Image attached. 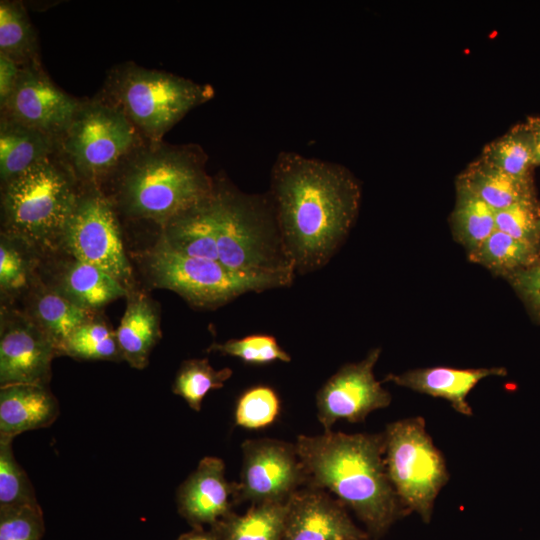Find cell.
<instances>
[{"label": "cell", "instance_id": "6da1fadb", "mask_svg": "<svg viewBox=\"0 0 540 540\" xmlns=\"http://www.w3.org/2000/svg\"><path fill=\"white\" fill-rule=\"evenodd\" d=\"M282 241L295 272L326 265L358 214L361 188L345 167L281 152L271 170L269 193Z\"/></svg>", "mask_w": 540, "mask_h": 540}, {"label": "cell", "instance_id": "7a4b0ae2", "mask_svg": "<svg viewBox=\"0 0 540 540\" xmlns=\"http://www.w3.org/2000/svg\"><path fill=\"white\" fill-rule=\"evenodd\" d=\"M295 445L306 486L334 494L372 539L380 540L409 515L387 474L383 431L299 435Z\"/></svg>", "mask_w": 540, "mask_h": 540}, {"label": "cell", "instance_id": "3957f363", "mask_svg": "<svg viewBox=\"0 0 540 540\" xmlns=\"http://www.w3.org/2000/svg\"><path fill=\"white\" fill-rule=\"evenodd\" d=\"M219 262L249 275L295 277L270 195L241 192L228 180L214 181Z\"/></svg>", "mask_w": 540, "mask_h": 540}, {"label": "cell", "instance_id": "277c9868", "mask_svg": "<svg viewBox=\"0 0 540 540\" xmlns=\"http://www.w3.org/2000/svg\"><path fill=\"white\" fill-rule=\"evenodd\" d=\"M214 181L199 155L189 149H158L145 153L128 169L123 197L136 216L165 225L208 198Z\"/></svg>", "mask_w": 540, "mask_h": 540}, {"label": "cell", "instance_id": "5b68a950", "mask_svg": "<svg viewBox=\"0 0 540 540\" xmlns=\"http://www.w3.org/2000/svg\"><path fill=\"white\" fill-rule=\"evenodd\" d=\"M383 432L386 470L397 496L409 514L430 524L436 499L450 479L443 453L422 416L390 422Z\"/></svg>", "mask_w": 540, "mask_h": 540}, {"label": "cell", "instance_id": "8992f818", "mask_svg": "<svg viewBox=\"0 0 540 540\" xmlns=\"http://www.w3.org/2000/svg\"><path fill=\"white\" fill-rule=\"evenodd\" d=\"M78 201L68 178L47 158L6 183L3 194L11 232L41 247L62 241Z\"/></svg>", "mask_w": 540, "mask_h": 540}, {"label": "cell", "instance_id": "52a82bcc", "mask_svg": "<svg viewBox=\"0 0 540 540\" xmlns=\"http://www.w3.org/2000/svg\"><path fill=\"white\" fill-rule=\"evenodd\" d=\"M147 263L156 286L172 290L190 304L204 308L221 306L247 292L286 287L294 279L285 275L237 273L218 261L177 253L160 239Z\"/></svg>", "mask_w": 540, "mask_h": 540}, {"label": "cell", "instance_id": "ba28073f", "mask_svg": "<svg viewBox=\"0 0 540 540\" xmlns=\"http://www.w3.org/2000/svg\"><path fill=\"white\" fill-rule=\"evenodd\" d=\"M113 95L116 108L158 141L190 110L210 100L214 90L170 73L130 65L117 75Z\"/></svg>", "mask_w": 540, "mask_h": 540}, {"label": "cell", "instance_id": "9c48e42d", "mask_svg": "<svg viewBox=\"0 0 540 540\" xmlns=\"http://www.w3.org/2000/svg\"><path fill=\"white\" fill-rule=\"evenodd\" d=\"M134 143L131 121L118 108L100 103L80 106L63 142L74 166L88 178L110 171Z\"/></svg>", "mask_w": 540, "mask_h": 540}, {"label": "cell", "instance_id": "30bf717a", "mask_svg": "<svg viewBox=\"0 0 540 540\" xmlns=\"http://www.w3.org/2000/svg\"><path fill=\"white\" fill-rule=\"evenodd\" d=\"M240 481L236 482L235 505L249 502L287 503L306 486V475L296 445L271 438L245 440Z\"/></svg>", "mask_w": 540, "mask_h": 540}, {"label": "cell", "instance_id": "8fae6325", "mask_svg": "<svg viewBox=\"0 0 540 540\" xmlns=\"http://www.w3.org/2000/svg\"><path fill=\"white\" fill-rule=\"evenodd\" d=\"M61 242L76 260L103 269L124 286L131 283L132 271L117 218L103 196L91 194L79 199Z\"/></svg>", "mask_w": 540, "mask_h": 540}, {"label": "cell", "instance_id": "7c38bea8", "mask_svg": "<svg viewBox=\"0 0 540 540\" xmlns=\"http://www.w3.org/2000/svg\"><path fill=\"white\" fill-rule=\"evenodd\" d=\"M381 351L373 348L361 361L341 366L317 391V419L324 432L332 431L340 419L362 423L391 404V394L374 375Z\"/></svg>", "mask_w": 540, "mask_h": 540}, {"label": "cell", "instance_id": "4fadbf2b", "mask_svg": "<svg viewBox=\"0 0 540 540\" xmlns=\"http://www.w3.org/2000/svg\"><path fill=\"white\" fill-rule=\"evenodd\" d=\"M80 106L42 72L26 66L20 68L16 84L1 107L5 117L52 138L64 134Z\"/></svg>", "mask_w": 540, "mask_h": 540}, {"label": "cell", "instance_id": "5bb4252c", "mask_svg": "<svg viewBox=\"0 0 540 540\" xmlns=\"http://www.w3.org/2000/svg\"><path fill=\"white\" fill-rule=\"evenodd\" d=\"M348 509L329 492L302 487L288 501L281 540H367Z\"/></svg>", "mask_w": 540, "mask_h": 540}, {"label": "cell", "instance_id": "9a60e30c", "mask_svg": "<svg viewBox=\"0 0 540 540\" xmlns=\"http://www.w3.org/2000/svg\"><path fill=\"white\" fill-rule=\"evenodd\" d=\"M57 350L33 321L15 317L1 330L0 384L47 385Z\"/></svg>", "mask_w": 540, "mask_h": 540}, {"label": "cell", "instance_id": "2e32d148", "mask_svg": "<svg viewBox=\"0 0 540 540\" xmlns=\"http://www.w3.org/2000/svg\"><path fill=\"white\" fill-rule=\"evenodd\" d=\"M235 491L236 482L225 477L224 461L206 456L179 486L178 512L192 528L211 527L233 512Z\"/></svg>", "mask_w": 540, "mask_h": 540}, {"label": "cell", "instance_id": "e0dca14e", "mask_svg": "<svg viewBox=\"0 0 540 540\" xmlns=\"http://www.w3.org/2000/svg\"><path fill=\"white\" fill-rule=\"evenodd\" d=\"M507 374L504 367L454 368L431 366L386 375L384 381L410 389L414 392L441 398L449 402L459 414L471 417L473 410L467 401L468 394L483 379L502 377Z\"/></svg>", "mask_w": 540, "mask_h": 540}, {"label": "cell", "instance_id": "ac0fdd59", "mask_svg": "<svg viewBox=\"0 0 540 540\" xmlns=\"http://www.w3.org/2000/svg\"><path fill=\"white\" fill-rule=\"evenodd\" d=\"M60 414L58 402L45 385L12 384L0 390V439L52 425Z\"/></svg>", "mask_w": 540, "mask_h": 540}, {"label": "cell", "instance_id": "d6986e66", "mask_svg": "<svg viewBox=\"0 0 540 540\" xmlns=\"http://www.w3.org/2000/svg\"><path fill=\"white\" fill-rule=\"evenodd\" d=\"M160 240L185 256L219 262L214 189L208 198L167 222Z\"/></svg>", "mask_w": 540, "mask_h": 540}, {"label": "cell", "instance_id": "ffe728a7", "mask_svg": "<svg viewBox=\"0 0 540 540\" xmlns=\"http://www.w3.org/2000/svg\"><path fill=\"white\" fill-rule=\"evenodd\" d=\"M115 333L122 359L133 368H145L160 338L159 318L146 296L138 294L128 299Z\"/></svg>", "mask_w": 540, "mask_h": 540}, {"label": "cell", "instance_id": "44dd1931", "mask_svg": "<svg viewBox=\"0 0 540 540\" xmlns=\"http://www.w3.org/2000/svg\"><path fill=\"white\" fill-rule=\"evenodd\" d=\"M455 184L473 192L495 212L517 202L536 200L532 180L509 176L479 158L457 176Z\"/></svg>", "mask_w": 540, "mask_h": 540}, {"label": "cell", "instance_id": "7402d4cb", "mask_svg": "<svg viewBox=\"0 0 540 540\" xmlns=\"http://www.w3.org/2000/svg\"><path fill=\"white\" fill-rule=\"evenodd\" d=\"M52 138L44 133L2 117L0 125V175L6 184L34 164L46 159Z\"/></svg>", "mask_w": 540, "mask_h": 540}, {"label": "cell", "instance_id": "603a6c76", "mask_svg": "<svg viewBox=\"0 0 540 540\" xmlns=\"http://www.w3.org/2000/svg\"><path fill=\"white\" fill-rule=\"evenodd\" d=\"M57 290L89 311L126 294L125 286L108 272L76 259L64 268Z\"/></svg>", "mask_w": 540, "mask_h": 540}, {"label": "cell", "instance_id": "cb8c5ba5", "mask_svg": "<svg viewBox=\"0 0 540 540\" xmlns=\"http://www.w3.org/2000/svg\"><path fill=\"white\" fill-rule=\"evenodd\" d=\"M287 503L250 505L243 515L234 511L211 526L221 540H281Z\"/></svg>", "mask_w": 540, "mask_h": 540}, {"label": "cell", "instance_id": "d4e9b609", "mask_svg": "<svg viewBox=\"0 0 540 540\" xmlns=\"http://www.w3.org/2000/svg\"><path fill=\"white\" fill-rule=\"evenodd\" d=\"M478 158L509 176L532 180L531 171L536 166L534 144L526 122L514 125L487 144Z\"/></svg>", "mask_w": 540, "mask_h": 540}, {"label": "cell", "instance_id": "484cf974", "mask_svg": "<svg viewBox=\"0 0 540 540\" xmlns=\"http://www.w3.org/2000/svg\"><path fill=\"white\" fill-rule=\"evenodd\" d=\"M34 322L53 342L57 355L71 334L92 319L86 310L58 290H43L33 303Z\"/></svg>", "mask_w": 540, "mask_h": 540}, {"label": "cell", "instance_id": "4316f807", "mask_svg": "<svg viewBox=\"0 0 540 540\" xmlns=\"http://www.w3.org/2000/svg\"><path fill=\"white\" fill-rule=\"evenodd\" d=\"M456 186L455 205L450 215L454 239L467 254L477 249L495 230V211L463 186Z\"/></svg>", "mask_w": 540, "mask_h": 540}, {"label": "cell", "instance_id": "83f0119b", "mask_svg": "<svg viewBox=\"0 0 540 540\" xmlns=\"http://www.w3.org/2000/svg\"><path fill=\"white\" fill-rule=\"evenodd\" d=\"M471 262L507 278L540 260V248L495 230L477 249L468 254Z\"/></svg>", "mask_w": 540, "mask_h": 540}, {"label": "cell", "instance_id": "f1b7e54d", "mask_svg": "<svg viewBox=\"0 0 540 540\" xmlns=\"http://www.w3.org/2000/svg\"><path fill=\"white\" fill-rule=\"evenodd\" d=\"M232 374L228 367L215 370L207 358L188 359L181 364L175 376L172 392L198 412L207 393L222 388Z\"/></svg>", "mask_w": 540, "mask_h": 540}, {"label": "cell", "instance_id": "f546056e", "mask_svg": "<svg viewBox=\"0 0 540 540\" xmlns=\"http://www.w3.org/2000/svg\"><path fill=\"white\" fill-rule=\"evenodd\" d=\"M59 354L82 360L122 359L116 333L104 322L92 319L71 334Z\"/></svg>", "mask_w": 540, "mask_h": 540}, {"label": "cell", "instance_id": "4dcf8cb0", "mask_svg": "<svg viewBox=\"0 0 540 540\" xmlns=\"http://www.w3.org/2000/svg\"><path fill=\"white\" fill-rule=\"evenodd\" d=\"M35 47V35L23 7L15 2H0V54L15 60L28 57Z\"/></svg>", "mask_w": 540, "mask_h": 540}, {"label": "cell", "instance_id": "1f68e13d", "mask_svg": "<svg viewBox=\"0 0 540 540\" xmlns=\"http://www.w3.org/2000/svg\"><path fill=\"white\" fill-rule=\"evenodd\" d=\"M281 410L277 392L267 385L246 389L237 399L234 409L236 426L256 430L273 424Z\"/></svg>", "mask_w": 540, "mask_h": 540}, {"label": "cell", "instance_id": "d6a6232c", "mask_svg": "<svg viewBox=\"0 0 540 540\" xmlns=\"http://www.w3.org/2000/svg\"><path fill=\"white\" fill-rule=\"evenodd\" d=\"M207 352L236 357L249 365H266L276 361L290 362L291 356L268 334H251L223 343H212Z\"/></svg>", "mask_w": 540, "mask_h": 540}, {"label": "cell", "instance_id": "836d02e7", "mask_svg": "<svg viewBox=\"0 0 540 540\" xmlns=\"http://www.w3.org/2000/svg\"><path fill=\"white\" fill-rule=\"evenodd\" d=\"M12 443L0 439V508L38 503L27 473L14 456Z\"/></svg>", "mask_w": 540, "mask_h": 540}, {"label": "cell", "instance_id": "e575fe53", "mask_svg": "<svg viewBox=\"0 0 540 540\" xmlns=\"http://www.w3.org/2000/svg\"><path fill=\"white\" fill-rule=\"evenodd\" d=\"M496 229L540 248V207L537 200L517 202L495 212Z\"/></svg>", "mask_w": 540, "mask_h": 540}, {"label": "cell", "instance_id": "d590c367", "mask_svg": "<svg viewBox=\"0 0 540 540\" xmlns=\"http://www.w3.org/2000/svg\"><path fill=\"white\" fill-rule=\"evenodd\" d=\"M44 532L39 503L0 508V540H41Z\"/></svg>", "mask_w": 540, "mask_h": 540}, {"label": "cell", "instance_id": "8d00e7d4", "mask_svg": "<svg viewBox=\"0 0 540 540\" xmlns=\"http://www.w3.org/2000/svg\"><path fill=\"white\" fill-rule=\"evenodd\" d=\"M28 263L23 254L7 237L0 245V286L2 292H16L28 281Z\"/></svg>", "mask_w": 540, "mask_h": 540}, {"label": "cell", "instance_id": "74e56055", "mask_svg": "<svg viewBox=\"0 0 540 540\" xmlns=\"http://www.w3.org/2000/svg\"><path fill=\"white\" fill-rule=\"evenodd\" d=\"M506 279L531 315L540 322V260L511 274Z\"/></svg>", "mask_w": 540, "mask_h": 540}, {"label": "cell", "instance_id": "f35d334b", "mask_svg": "<svg viewBox=\"0 0 540 540\" xmlns=\"http://www.w3.org/2000/svg\"><path fill=\"white\" fill-rule=\"evenodd\" d=\"M20 67L18 63L7 55L0 54V103L4 105L10 96L18 75Z\"/></svg>", "mask_w": 540, "mask_h": 540}, {"label": "cell", "instance_id": "ab89813d", "mask_svg": "<svg viewBox=\"0 0 540 540\" xmlns=\"http://www.w3.org/2000/svg\"><path fill=\"white\" fill-rule=\"evenodd\" d=\"M176 540H221L213 527L192 528L191 531L181 534Z\"/></svg>", "mask_w": 540, "mask_h": 540}, {"label": "cell", "instance_id": "60d3db41", "mask_svg": "<svg viewBox=\"0 0 540 540\" xmlns=\"http://www.w3.org/2000/svg\"><path fill=\"white\" fill-rule=\"evenodd\" d=\"M533 138L536 166L540 165V116H529L526 119Z\"/></svg>", "mask_w": 540, "mask_h": 540}, {"label": "cell", "instance_id": "b9f144b4", "mask_svg": "<svg viewBox=\"0 0 540 540\" xmlns=\"http://www.w3.org/2000/svg\"><path fill=\"white\" fill-rule=\"evenodd\" d=\"M367 540H374V539H372V538H369V539H367Z\"/></svg>", "mask_w": 540, "mask_h": 540}]
</instances>
